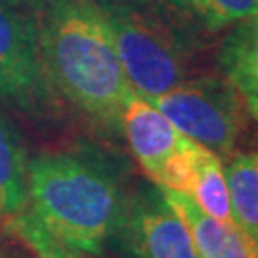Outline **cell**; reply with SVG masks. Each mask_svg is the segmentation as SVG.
I'll use <instances>...</instances> for the list:
<instances>
[{"label": "cell", "mask_w": 258, "mask_h": 258, "mask_svg": "<svg viewBox=\"0 0 258 258\" xmlns=\"http://www.w3.org/2000/svg\"><path fill=\"white\" fill-rule=\"evenodd\" d=\"M29 157L14 122L0 109V216H16L27 203Z\"/></svg>", "instance_id": "obj_12"}, {"label": "cell", "mask_w": 258, "mask_h": 258, "mask_svg": "<svg viewBox=\"0 0 258 258\" xmlns=\"http://www.w3.org/2000/svg\"><path fill=\"white\" fill-rule=\"evenodd\" d=\"M159 189L185 224L199 258H258V239L235 222L212 218L184 194Z\"/></svg>", "instance_id": "obj_9"}, {"label": "cell", "mask_w": 258, "mask_h": 258, "mask_svg": "<svg viewBox=\"0 0 258 258\" xmlns=\"http://www.w3.org/2000/svg\"><path fill=\"white\" fill-rule=\"evenodd\" d=\"M230 195L231 216L258 239V140L243 142L228 159L222 161Z\"/></svg>", "instance_id": "obj_11"}, {"label": "cell", "mask_w": 258, "mask_h": 258, "mask_svg": "<svg viewBox=\"0 0 258 258\" xmlns=\"http://www.w3.org/2000/svg\"><path fill=\"white\" fill-rule=\"evenodd\" d=\"M77 258H83V256H77Z\"/></svg>", "instance_id": "obj_17"}, {"label": "cell", "mask_w": 258, "mask_h": 258, "mask_svg": "<svg viewBox=\"0 0 258 258\" xmlns=\"http://www.w3.org/2000/svg\"><path fill=\"white\" fill-rule=\"evenodd\" d=\"M0 102L29 115H40L52 103L37 19L14 0H0Z\"/></svg>", "instance_id": "obj_5"}, {"label": "cell", "mask_w": 258, "mask_h": 258, "mask_svg": "<svg viewBox=\"0 0 258 258\" xmlns=\"http://www.w3.org/2000/svg\"><path fill=\"white\" fill-rule=\"evenodd\" d=\"M149 102L199 146L224 161L247 140L250 113L239 92L218 73H199Z\"/></svg>", "instance_id": "obj_4"}, {"label": "cell", "mask_w": 258, "mask_h": 258, "mask_svg": "<svg viewBox=\"0 0 258 258\" xmlns=\"http://www.w3.org/2000/svg\"><path fill=\"white\" fill-rule=\"evenodd\" d=\"M16 4L19 6H27V4H40V2H44V0H14Z\"/></svg>", "instance_id": "obj_14"}, {"label": "cell", "mask_w": 258, "mask_h": 258, "mask_svg": "<svg viewBox=\"0 0 258 258\" xmlns=\"http://www.w3.org/2000/svg\"><path fill=\"white\" fill-rule=\"evenodd\" d=\"M185 10L209 33H218L258 14V0H187Z\"/></svg>", "instance_id": "obj_13"}, {"label": "cell", "mask_w": 258, "mask_h": 258, "mask_svg": "<svg viewBox=\"0 0 258 258\" xmlns=\"http://www.w3.org/2000/svg\"><path fill=\"white\" fill-rule=\"evenodd\" d=\"M134 92L153 100L201 73L203 40L148 0H96Z\"/></svg>", "instance_id": "obj_3"}, {"label": "cell", "mask_w": 258, "mask_h": 258, "mask_svg": "<svg viewBox=\"0 0 258 258\" xmlns=\"http://www.w3.org/2000/svg\"><path fill=\"white\" fill-rule=\"evenodd\" d=\"M157 185L187 195L201 211L216 220L235 222L231 216L222 159L194 140L184 136Z\"/></svg>", "instance_id": "obj_7"}, {"label": "cell", "mask_w": 258, "mask_h": 258, "mask_svg": "<svg viewBox=\"0 0 258 258\" xmlns=\"http://www.w3.org/2000/svg\"><path fill=\"white\" fill-rule=\"evenodd\" d=\"M0 258H6V254H4V250L0 249Z\"/></svg>", "instance_id": "obj_16"}, {"label": "cell", "mask_w": 258, "mask_h": 258, "mask_svg": "<svg viewBox=\"0 0 258 258\" xmlns=\"http://www.w3.org/2000/svg\"><path fill=\"white\" fill-rule=\"evenodd\" d=\"M172 4H176L180 10H185V4H187V0H170Z\"/></svg>", "instance_id": "obj_15"}, {"label": "cell", "mask_w": 258, "mask_h": 258, "mask_svg": "<svg viewBox=\"0 0 258 258\" xmlns=\"http://www.w3.org/2000/svg\"><path fill=\"white\" fill-rule=\"evenodd\" d=\"M126 197L119 170L102 153L48 151L29 159L27 203L12 218L40 258L102 254Z\"/></svg>", "instance_id": "obj_1"}, {"label": "cell", "mask_w": 258, "mask_h": 258, "mask_svg": "<svg viewBox=\"0 0 258 258\" xmlns=\"http://www.w3.org/2000/svg\"><path fill=\"white\" fill-rule=\"evenodd\" d=\"M216 61L258 120V14L231 25L216 50Z\"/></svg>", "instance_id": "obj_10"}, {"label": "cell", "mask_w": 258, "mask_h": 258, "mask_svg": "<svg viewBox=\"0 0 258 258\" xmlns=\"http://www.w3.org/2000/svg\"><path fill=\"white\" fill-rule=\"evenodd\" d=\"M119 132H122L130 153L155 185L184 140V134L153 103L136 92L120 111Z\"/></svg>", "instance_id": "obj_8"}, {"label": "cell", "mask_w": 258, "mask_h": 258, "mask_svg": "<svg viewBox=\"0 0 258 258\" xmlns=\"http://www.w3.org/2000/svg\"><path fill=\"white\" fill-rule=\"evenodd\" d=\"M37 19L40 59L52 92L86 119L119 132L134 94L96 0H44Z\"/></svg>", "instance_id": "obj_2"}, {"label": "cell", "mask_w": 258, "mask_h": 258, "mask_svg": "<svg viewBox=\"0 0 258 258\" xmlns=\"http://www.w3.org/2000/svg\"><path fill=\"white\" fill-rule=\"evenodd\" d=\"M113 241L124 258H199L185 224L157 185L128 194Z\"/></svg>", "instance_id": "obj_6"}]
</instances>
